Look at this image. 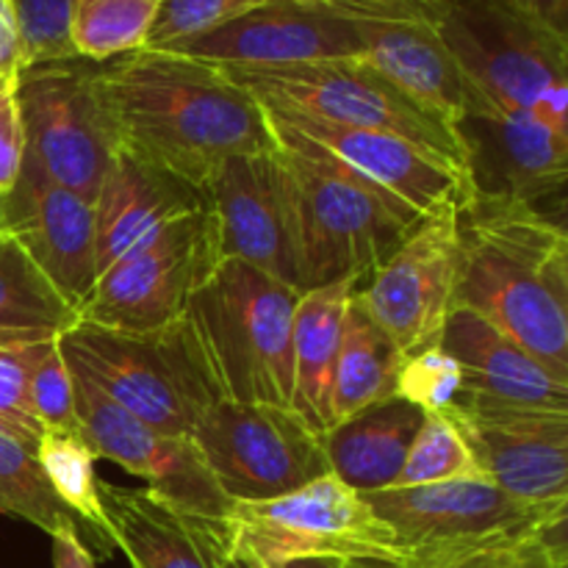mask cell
I'll return each instance as SVG.
<instances>
[{
  "instance_id": "cell-1",
  "label": "cell",
  "mask_w": 568,
  "mask_h": 568,
  "mask_svg": "<svg viewBox=\"0 0 568 568\" xmlns=\"http://www.w3.org/2000/svg\"><path fill=\"white\" fill-rule=\"evenodd\" d=\"M114 144L203 192L222 161L277 150L258 100L222 67L142 48L98 64Z\"/></svg>"
},
{
  "instance_id": "cell-2",
  "label": "cell",
  "mask_w": 568,
  "mask_h": 568,
  "mask_svg": "<svg viewBox=\"0 0 568 568\" xmlns=\"http://www.w3.org/2000/svg\"><path fill=\"white\" fill-rule=\"evenodd\" d=\"M458 288L466 308L568 381V239L521 200L471 194L458 211Z\"/></svg>"
},
{
  "instance_id": "cell-3",
  "label": "cell",
  "mask_w": 568,
  "mask_h": 568,
  "mask_svg": "<svg viewBox=\"0 0 568 568\" xmlns=\"http://www.w3.org/2000/svg\"><path fill=\"white\" fill-rule=\"evenodd\" d=\"M288 178L300 292L366 277L425 216L266 114Z\"/></svg>"
},
{
  "instance_id": "cell-4",
  "label": "cell",
  "mask_w": 568,
  "mask_h": 568,
  "mask_svg": "<svg viewBox=\"0 0 568 568\" xmlns=\"http://www.w3.org/2000/svg\"><path fill=\"white\" fill-rule=\"evenodd\" d=\"M297 288L222 261L186 308L216 388L225 399L292 408V325Z\"/></svg>"
},
{
  "instance_id": "cell-5",
  "label": "cell",
  "mask_w": 568,
  "mask_h": 568,
  "mask_svg": "<svg viewBox=\"0 0 568 568\" xmlns=\"http://www.w3.org/2000/svg\"><path fill=\"white\" fill-rule=\"evenodd\" d=\"M59 344L72 369L166 436L192 438L205 410L225 399L186 316L148 333L78 320Z\"/></svg>"
},
{
  "instance_id": "cell-6",
  "label": "cell",
  "mask_w": 568,
  "mask_h": 568,
  "mask_svg": "<svg viewBox=\"0 0 568 568\" xmlns=\"http://www.w3.org/2000/svg\"><path fill=\"white\" fill-rule=\"evenodd\" d=\"M222 70L266 109L294 111L333 125L394 133L469 175L458 131L427 114L361 59Z\"/></svg>"
},
{
  "instance_id": "cell-7",
  "label": "cell",
  "mask_w": 568,
  "mask_h": 568,
  "mask_svg": "<svg viewBox=\"0 0 568 568\" xmlns=\"http://www.w3.org/2000/svg\"><path fill=\"white\" fill-rule=\"evenodd\" d=\"M222 544L264 568L303 558H403L392 527L333 475L264 503H233L222 521Z\"/></svg>"
},
{
  "instance_id": "cell-8",
  "label": "cell",
  "mask_w": 568,
  "mask_h": 568,
  "mask_svg": "<svg viewBox=\"0 0 568 568\" xmlns=\"http://www.w3.org/2000/svg\"><path fill=\"white\" fill-rule=\"evenodd\" d=\"M427 17L466 83V100L527 111L568 81V44L503 0H425Z\"/></svg>"
},
{
  "instance_id": "cell-9",
  "label": "cell",
  "mask_w": 568,
  "mask_h": 568,
  "mask_svg": "<svg viewBox=\"0 0 568 568\" xmlns=\"http://www.w3.org/2000/svg\"><path fill=\"white\" fill-rule=\"evenodd\" d=\"M222 264L209 205L166 222L100 272L78 320L148 333L186 316L189 303Z\"/></svg>"
},
{
  "instance_id": "cell-10",
  "label": "cell",
  "mask_w": 568,
  "mask_h": 568,
  "mask_svg": "<svg viewBox=\"0 0 568 568\" xmlns=\"http://www.w3.org/2000/svg\"><path fill=\"white\" fill-rule=\"evenodd\" d=\"M17 100L26 125L22 170L92 203L116 150L100 105L98 64L75 55L22 67Z\"/></svg>"
},
{
  "instance_id": "cell-11",
  "label": "cell",
  "mask_w": 568,
  "mask_h": 568,
  "mask_svg": "<svg viewBox=\"0 0 568 568\" xmlns=\"http://www.w3.org/2000/svg\"><path fill=\"white\" fill-rule=\"evenodd\" d=\"M192 444L231 503H264L331 475L322 438L283 405L220 399Z\"/></svg>"
},
{
  "instance_id": "cell-12",
  "label": "cell",
  "mask_w": 568,
  "mask_h": 568,
  "mask_svg": "<svg viewBox=\"0 0 568 568\" xmlns=\"http://www.w3.org/2000/svg\"><path fill=\"white\" fill-rule=\"evenodd\" d=\"M453 209L425 216L381 266L355 283L353 300L408 355L438 342L458 288V222Z\"/></svg>"
},
{
  "instance_id": "cell-13",
  "label": "cell",
  "mask_w": 568,
  "mask_h": 568,
  "mask_svg": "<svg viewBox=\"0 0 568 568\" xmlns=\"http://www.w3.org/2000/svg\"><path fill=\"white\" fill-rule=\"evenodd\" d=\"M70 372L78 422L98 458L111 460L128 475L144 480L150 491L161 494L183 514L197 516L211 525H222L227 519L233 503L216 486L192 438L166 436L144 425L122 405H116L103 388L94 386L87 375L72 366Z\"/></svg>"
},
{
  "instance_id": "cell-14",
  "label": "cell",
  "mask_w": 568,
  "mask_h": 568,
  "mask_svg": "<svg viewBox=\"0 0 568 568\" xmlns=\"http://www.w3.org/2000/svg\"><path fill=\"white\" fill-rule=\"evenodd\" d=\"M447 414L494 486L521 503L568 508V414L469 397Z\"/></svg>"
},
{
  "instance_id": "cell-15",
  "label": "cell",
  "mask_w": 568,
  "mask_h": 568,
  "mask_svg": "<svg viewBox=\"0 0 568 568\" xmlns=\"http://www.w3.org/2000/svg\"><path fill=\"white\" fill-rule=\"evenodd\" d=\"M203 194L222 261H242L300 292L292 194L281 153L270 150L222 161Z\"/></svg>"
},
{
  "instance_id": "cell-16",
  "label": "cell",
  "mask_w": 568,
  "mask_h": 568,
  "mask_svg": "<svg viewBox=\"0 0 568 568\" xmlns=\"http://www.w3.org/2000/svg\"><path fill=\"white\" fill-rule=\"evenodd\" d=\"M364 499L392 527L403 555L438 544L519 536L566 519V508L521 503L488 480L386 488Z\"/></svg>"
},
{
  "instance_id": "cell-17",
  "label": "cell",
  "mask_w": 568,
  "mask_h": 568,
  "mask_svg": "<svg viewBox=\"0 0 568 568\" xmlns=\"http://www.w3.org/2000/svg\"><path fill=\"white\" fill-rule=\"evenodd\" d=\"M155 50H172L216 67H286L361 59V39L353 22L325 0H277Z\"/></svg>"
},
{
  "instance_id": "cell-18",
  "label": "cell",
  "mask_w": 568,
  "mask_h": 568,
  "mask_svg": "<svg viewBox=\"0 0 568 568\" xmlns=\"http://www.w3.org/2000/svg\"><path fill=\"white\" fill-rule=\"evenodd\" d=\"M272 120L292 128L300 136L320 144L325 153L342 161L347 170L358 172L377 189L410 205L422 216H430L442 209H460L475 194L469 175L458 166L447 164L438 155L427 153L419 144L383 131L333 125L314 116L294 114L283 109H266Z\"/></svg>"
},
{
  "instance_id": "cell-19",
  "label": "cell",
  "mask_w": 568,
  "mask_h": 568,
  "mask_svg": "<svg viewBox=\"0 0 568 568\" xmlns=\"http://www.w3.org/2000/svg\"><path fill=\"white\" fill-rule=\"evenodd\" d=\"M458 136L477 194L538 205L564 192L568 139L549 133L527 111H499L466 100Z\"/></svg>"
},
{
  "instance_id": "cell-20",
  "label": "cell",
  "mask_w": 568,
  "mask_h": 568,
  "mask_svg": "<svg viewBox=\"0 0 568 568\" xmlns=\"http://www.w3.org/2000/svg\"><path fill=\"white\" fill-rule=\"evenodd\" d=\"M6 225L55 292L81 308L98 283L92 203L64 186L22 170L20 181L3 197Z\"/></svg>"
},
{
  "instance_id": "cell-21",
  "label": "cell",
  "mask_w": 568,
  "mask_h": 568,
  "mask_svg": "<svg viewBox=\"0 0 568 568\" xmlns=\"http://www.w3.org/2000/svg\"><path fill=\"white\" fill-rule=\"evenodd\" d=\"M438 344L464 369L460 397L568 414V381L471 311L455 308Z\"/></svg>"
},
{
  "instance_id": "cell-22",
  "label": "cell",
  "mask_w": 568,
  "mask_h": 568,
  "mask_svg": "<svg viewBox=\"0 0 568 568\" xmlns=\"http://www.w3.org/2000/svg\"><path fill=\"white\" fill-rule=\"evenodd\" d=\"M109 538L133 568H220L222 525L189 516L161 494L100 483Z\"/></svg>"
},
{
  "instance_id": "cell-23",
  "label": "cell",
  "mask_w": 568,
  "mask_h": 568,
  "mask_svg": "<svg viewBox=\"0 0 568 568\" xmlns=\"http://www.w3.org/2000/svg\"><path fill=\"white\" fill-rule=\"evenodd\" d=\"M203 205L205 194L200 189L116 148L92 200L98 272L166 222Z\"/></svg>"
},
{
  "instance_id": "cell-24",
  "label": "cell",
  "mask_w": 568,
  "mask_h": 568,
  "mask_svg": "<svg viewBox=\"0 0 568 568\" xmlns=\"http://www.w3.org/2000/svg\"><path fill=\"white\" fill-rule=\"evenodd\" d=\"M358 277L327 283L300 294L292 325V410L316 433L333 427L331 392L342 325Z\"/></svg>"
},
{
  "instance_id": "cell-25",
  "label": "cell",
  "mask_w": 568,
  "mask_h": 568,
  "mask_svg": "<svg viewBox=\"0 0 568 568\" xmlns=\"http://www.w3.org/2000/svg\"><path fill=\"white\" fill-rule=\"evenodd\" d=\"M422 419L416 405L392 397L338 422L322 436L331 475L361 497L392 488Z\"/></svg>"
},
{
  "instance_id": "cell-26",
  "label": "cell",
  "mask_w": 568,
  "mask_h": 568,
  "mask_svg": "<svg viewBox=\"0 0 568 568\" xmlns=\"http://www.w3.org/2000/svg\"><path fill=\"white\" fill-rule=\"evenodd\" d=\"M403 361L405 355L399 353L397 344L375 325V320L355 300H349L336 372H333V427L369 405L392 399Z\"/></svg>"
},
{
  "instance_id": "cell-27",
  "label": "cell",
  "mask_w": 568,
  "mask_h": 568,
  "mask_svg": "<svg viewBox=\"0 0 568 568\" xmlns=\"http://www.w3.org/2000/svg\"><path fill=\"white\" fill-rule=\"evenodd\" d=\"M78 325V311L55 292L9 231L0 233V338L48 342Z\"/></svg>"
},
{
  "instance_id": "cell-28",
  "label": "cell",
  "mask_w": 568,
  "mask_h": 568,
  "mask_svg": "<svg viewBox=\"0 0 568 568\" xmlns=\"http://www.w3.org/2000/svg\"><path fill=\"white\" fill-rule=\"evenodd\" d=\"M392 568H568L566 519L519 536L410 549Z\"/></svg>"
},
{
  "instance_id": "cell-29",
  "label": "cell",
  "mask_w": 568,
  "mask_h": 568,
  "mask_svg": "<svg viewBox=\"0 0 568 568\" xmlns=\"http://www.w3.org/2000/svg\"><path fill=\"white\" fill-rule=\"evenodd\" d=\"M161 6L164 0H72V53L103 64L148 48Z\"/></svg>"
},
{
  "instance_id": "cell-30",
  "label": "cell",
  "mask_w": 568,
  "mask_h": 568,
  "mask_svg": "<svg viewBox=\"0 0 568 568\" xmlns=\"http://www.w3.org/2000/svg\"><path fill=\"white\" fill-rule=\"evenodd\" d=\"M37 460L67 514L75 521H83L94 541L103 544L105 549L114 547L109 538L103 505H100V480L94 477L98 455L89 447L87 436L83 433L44 430L37 444Z\"/></svg>"
},
{
  "instance_id": "cell-31",
  "label": "cell",
  "mask_w": 568,
  "mask_h": 568,
  "mask_svg": "<svg viewBox=\"0 0 568 568\" xmlns=\"http://www.w3.org/2000/svg\"><path fill=\"white\" fill-rule=\"evenodd\" d=\"M458 480H488V477L483 475L469 442L453 422V416L447 410L425 414L408 449V458L392 488L436 486V483Z\"/></svg>"
},
{
  "instance_id": "cell-32",
  "label": "cell",
  "mask_w": 568,
  "mask_h": 568,
  "mask_svg": "<svg viewBox=\"0 0 568 568\" xmlns=\"http://www.w3.org/2000/svg\"><path fill=\"white\" fill-rule=\"evenodd\" d=\"M0 514L22 519L50 536L72 519L50 488L37 453L0 433Z\"/></svg>"
},
{
  "instance_id": "cell-33",
  "label": "cell",
  "mask_w": 568,
  "mask_h": 568,
  "mask_svg": "<svg viewBox=\"0 0 568 568\" xmlns=\"http://www.w3.org/2000/svg\"><path fill=\"white\" fill-rule=\"evenodd\" d=\"M53 342L59 338H0V433L26 444L33 453L44 430L28 399V375Z\"/></svg>"
},
{
  "instance_id": "cell-34",
  "label": "cell",
  "mask_w": 568,
  "mask_h": 568,
  "mask_svg": "<svg viewBox=\"0 0 568 568\" xmlns=\"http://www.w3.org/2000/svg\"><path fill=\"white\" fill-rule=\"evenodd\" d=\"M460 394L464 369L438 342L408 355L399 366L394 397L416 405L422 414H444L458 403Z\"/></svg>"
},
{
  "instance_id": "cell-35",
  "label": "cell",
  "mask_w": 568,
  "mask_h": 568,
  "mask_svg": "<svg viewBox=\"0 0 568 568\" xmlns=\"http://www.w3.org/2000/svg\"><path fill=\"white\" fill-rule=\"evenodd\" d=\"M20 28V70L42 61L75 59L70 44L72 0H11Z\"/></svg>"
},
{
  "instance_id": "cell-36",
  "label": "cell",
  "mask_w": 568,
  "mask_h": 568,
  "mask_svg": "<svg viewBox=\"0 0 568 568\" xmlns=\"http://www.w3.org/2000/svg\"><path fill=\"white\" fill-rule=\"evenodd\" d=\"M28 399L42 430L83 433L75 414V388L61 344L53 342L28 375Z\"/></svg>"
},
{
  "instance_id": "cell-37",
  "label": "cell",
  "mask_w": 568,
  "mask_h": 568,
  "mask_svg": "<svg viewBox=\"0 0 568 568\" xmlns=\"http://www.w3.org/2000/svg\"><path fill=\"white\" fill-rule=\"evenodd\" d=\"M270 3L277 0H164L148 48H170Z\"/></svg>"
},
{
  "instance_id": "cell-38",
  "label": "cell",
  "mask_w": 568,
  "mask_h": 568,
  "mask_svg": "<svg viewBox=\"0 0 568 568\" xmlns=\"http://www.w3.org/2000/svg\"><path fill=\"white\" fill-rule=\"evenodd\" d=\"M26 164V125H22L17 75H0V197L17 186Z\"/></svg>"
},
{
  "instance_id": "cell-39",
  "label": "cell",
  "mask_w": 568,
  "mask_h": 568,
  "mask_svg": "<svg viewBox=\"0 0 568 568\" xmlns=\"http://www.w3.org/2000/svg\"><path fill=\"white\" fill-rule=\"evenodd\" d=\"M527 114L538 122V125L547 128L555 136L568 139V81H558L552 87L544 89L532 105L527 109Z\"/></svg>"
},
{
  "instance_id": "cell-40",
  "label": "cell",
  "mask_w": 568,
  "mask_h": 568,
  "mask_svg": "<svg viewBox=\"0 0 568 568\" xmlns=\"http://www.w3.org/2000/svg\"><path fill=\"white\" fill-rule=\"evenodd\" d=\"M503 3L568 44V0H503Z\"/></svg>"
},
{
  "instance_id": "cell-41",
  "label": "cell",
  "mask_w": 568,
  "mask_h": 568,
  "mask_svg": "<svg viewBox=\"0 0 568 568\" xmlns=\"http://www.w3.org/2000/svg\"><path fill=\"white\" fill-rule=\"evenodd\" d=\"M53 538V568H98L94 555L83 544L81 532H78V521L67 519L59 525V530L50 532Z\"/></svg>"
},
{
  "instance_id": "cell-42",
  "label": "cell",
  "mask_w": 568,
  "mask_h": 568,
  "mask_svg": "<svg viewBox=\"0 0 568 568\" xmlns=\"http://www.w3.org/2000/svg\"><path fill=\"white\" fill-rule=\"evenodd\" d=\"M20 72V28H17L14 3L0 0V75Z\"/></svg>"
},
{
  "instance_id": "cell-43",
  "label": "cell",
  "mask_w": 568,
  "mask_h": 568,
  "mask_svg": "<svg viewBox=\"0 0 568 568\" xmlns=\"http://www.w3.org/2000/svg\"><path fill=\"white\" fill-rule=\"evenodd\" d=\"M397 560H347V558H303L275 568H392Z\"/></svg>"
},
{
  "instance_id": "cell-44",
  "label": "cell",
  "mask_w": 568,
  "mask_h": 568,
  "mask_svg": "<svg viewBox=\"0 0 568 568\" xmlns=\"http://www.w3.org/2000/svg\"><path fill=\"white\" fill-rule=\"evenodd\" d=\"M220 568H264V566L255 564V560L242 558V555H231V552H225V558H222Z\"/></svg>"
},
{
  "instance_id": "cell-45",
  "label": "cell",
  "mask_w": 568,
  "mask_h": 568,
  "mask_svg": "<svg viewBox=\"0 0 568 568\" xmlns=\"http://www.w3.org/2000/svg\"><path fill=\"white\" fill-rule=\"evenodd\" d=\"M9 231V225H6V211H3V197H0V233Z\"/></svg>"
}]
</instances>
